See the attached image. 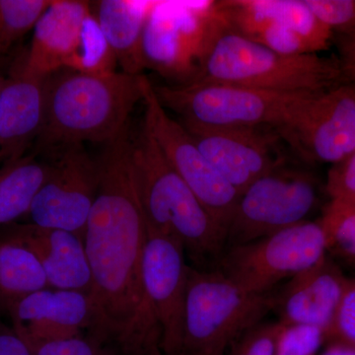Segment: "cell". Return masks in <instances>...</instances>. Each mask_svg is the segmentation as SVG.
Returning <instances> with one entry per match:
<instances>
[{
  "instance_id": "cell-1",
  "label": "cell",
  "mask_w": 355,
  "mask_h": 355,
  "mask_svg": "<svg viewBox=\"0 0 355 355\" xmlns=\"http://www.w3.org/2000/svg\"><path fill=\"white\" fill-rule=\"evenodd\" d=\"M105 146L98 158L97 197L84 234L93 282L88 335L123 355H146L160 343L161 331L144 291L147 220L128 128Z\"/></svg>"
},
{
  "instance_id": "cell-13",
  "label": "cell",
  "mask_w": 355,
  "mask_h": 355,
  "mask_svg": "<svg viewBox=\"0 0 355 355\" xmlns=\"http://www.w3.org/2000/svg\"><path fill=\"white\" fill-rule=\"evenodd\" d=\"M183 125L210 165L239 193L289 163L291 151L275 128Z\"/></svg>"
},
{
  "instance_id": "cell-8",
  "label": "cell",
  "mask_w": 355,
  "mask_h": 355,
  "mask_svg": "<svg viewBox=\"0 0 355 355\" xmlns=\"http://www.w3.org/2000/svg\"><path fill=\"white\" fill-rule=\"evenodd\" d=\"M328 257L321 221H304L247 244L226 248L216 270L253 293L266 294Z\"/></svg>"
},
{
  "instance_id": "cell-2",
  "label": "cell",
  "mask_w": 355,
  "mask_h": 355,
  "mask_svg": "<svg viewBox=\"0 0 355 355\" xmlns=\"http://www.w3.org/2000/svg\"><path fill=\"white\" fill-rule=\"evenodd\" d=\"M140 76L116 72L91 76L62 69L46 80V118L37 139L51 154L84 142L110 144L127 130L128 119L142 101Z\"/></svg>"
},
{
  "instance_id": "cell-7",
  "label": "cell",
  "mask_w": 355,
  "mask_h": 355,
  "mask_svg": "<svg viewBox=\"0 0 355 355\" xmlns=\"http://www.w3.org/2000/svg\"><path fill=\"white\" fill-rule=\"evenodd\" d=\"M166 110L181 116L183 125L202 128H257L277 130L298 103L309 94H286L219 83L154 85Z\"/></svg>"
},
{
  "instance_id": "cell-5",
  "label": "cell",
  "mask_w": 355,
  "mask_h": 355,
  "mask_svg": "<svg viewBox=\"0 0 355 355\" xmlns=\"http://www.w3.org/2000/svg\"><path fill=\"white\" fill-rule=\"evenodd\" d=\"M277 295L246 291L217 270L188 265L179 355H228L236 343L275 308Z\"/></svg>"
},
{
  "instance_id": "cell-31",
  "label": "cell",
  "mask_w": 355,
  "mask_h": 355,
  "mask_svg": "<svg viewBox=\"0 0 355 355\" xmlns=\"http://www.w3.org/2000/svg\"><path fill=\"white\" fill-rule=\"evenodd\" d=\"M29 347L33 355H109L114 349L89 335L39 343Z\"/></svg>"
},
{
  "instance_id": "cell-30",
  "label": "cell",
  "mask_w": 355,
  "mask_h": 355,
  "mask_svg": "<svg viewBox=\"0 0 355 355\" xmlns=\"http://www.w3.org/2000/svg\"><path fill=\"white\" fill-rule=\"evenodd\" d=\"M282 324H259L238 340L228 355H275Z\"/></svg>"
},
{
  "instance_id": "cell-24",
  "label": "cell",
  "mask_w": 355,
  "mask_h": 355,
  "mask_svg": "<svg viewBox=\"0 0 355 355\" xmlns=\"http://www.w3.org/2000/svg\"><path fill=\"white\" fill-rule=\"evenodd\" d=\"M92 9V8H91ZM118 62L93 12L86 20L78 48L67 69L91 76L116 73Z\"/></svg>"
},
{
  "instance_id": "cell-38",
  "label": "cell",
  "mask_w": 355,
  "mask_h": 355,
  "mask_svg": "<svg viewBox=\"0 0 355 355\" xmlns=\"http://www.w3.org/2000/svg\"><path fill=\"white\" fill-rule=\"evenodd\" d=\"M4 78H6V77H3V76H2L1 71H0V93H1V89L2 85H3Z\"/></svg>"
},
{
  "instance_id": "cell-35",
  "label": "cell",
  "mask_w": 355,
  "mask_h": 355,
  "mask_svg": "<svg viewBox=\"0 0 355 355\" xmlns=\"http://www.w3.org/2000/svg\"><path fill=\"white\" fill-rule=\"evenodd\" d=\"M338 48L343 70L347 80L355 81V32L338 36Z\"/></svg>"
},
{
  "instance_id": "cell-32",
  "label": "cell",
  "mask_w": 355,
  "mask_h": 355,
  "mask_svg": "<svg viewBox=\"0 0 355 355\" xmlns=\"http://www.w3.org/2000/svg\"><path fill=\"white\" fill-rule=\"evenodd\" d=\"M326 191L331 200L355 203V151L328 173Z\"/></svg>"
},
{
  "instance_id": "cell-34",
  "label": "cell",
  "mask_w": 355,
  "mask_h": 355,
  "mask_svg": "<svg viewBox=\"0 0 355 355\" xmlns=\"http://www.w3.org/2000/svg\"><path fill=\"white\" fill-rule=\"evenodd\" d=\"M0 355H33L27 343L0 320Z\"/></svg>"
},
{
  "instance_id": "cell-18",
  "label": "cell",
  "mask_w": 355,
  "mask_h": 355,
  "mask_svg": "<svg viewBox=\"0 0 355 355\" xmlns=\"http://www.w3.org/2000/svg\"><path fill=\"white\" fill-rule=\"evenodd\" d=\"M347 282L328 257L292 277L277 296L279 323L316 327L330 338Z\"/></svg>"
},
{
  "instance_id": "cell-21",
  "label": "cell",
  "mask_w": 355,
  "mask_h": 355,
  "mask_svg": "<svg viewBox=\"0 0 355 355\" xmlns=\"http://www.w3.org/2000/svg\"><path fill=\"white\" fill-rule=\"evenodd\" d=\"M156 1L99 0L91 2L100 29L123 72L139 76L146 69L144 35Z\"/></svg>"
},
{
  "instance_id": "cell-26",
  "label": "cell",
  "mask_w": 355,
  "mask_h": 355,
  "mask_svg": "<svg viewBox=\"0 0 355 355\" xmlns=\"http://www.w3.org/2000/svg\"><path fill=\"white\" fill-rule=\"evenodd\" d=\"M328 253L355 266V203L331 200L320 219Z\"/></svg>"
},
{
  "instance_id": "cell-39",
  "label": "cell",
  "mask_w": 355,
  "mask_h": 355,
  "mask_svg": "<svg viewBox=\"0 0 355 355\" xmlns=\"http://www.w3.org/2000/svg\"><path fill=\"white\" fill-rule=\"evenodd\" d=\"M109 355H123V354H120V352H116V350L112 349V352H110Z\"/></svg>"
},
{
  "instance_id": "cell-29",
  "label": "cell",
  "mask_w": 355,
  "mask_h": 355,
  "mask_svg": "<svg viewBox=\"0 0 355 355\" xmlns=\"http://www.w3.org/2000/svg\"><path fill=\"white\" fill-rule=\"evenodd\" d=\"M335 36L355 32V0H304Z\"/></svg>"
},
{
  "instance_id": "cell-40",
  "label": "cell",
  "mask_w": 355,
  "mask_h": 355,
  "mask_svg": "<svg viewBox=\"0 0 355 355\" xmlns=\"http://www.w3.org/2000/svg\"><path fill=\"white\" fill-rule=\"evenodd\" d=\"M0 162H1V160H0Z\"/></svg>"
},
{
  "instance_id": "cell-37",
  "label": "cell",
  "mask_w": 355,
  "mask_h": 355,
  "mask_svg": "<svg viewBox=\"0 0 355 355\" xmlns=\"http://www.w3.org/2000/svg\"><path fill=\"white\" fill-rule=\"evenodd\" d=\"M146 355H164V354H163L159 345H154V347H151V349L147 352Z\"/></svg>"
},
{
  "instance_id": "cell-22",
  "label": "cell",
  "mask_w": 355,
  "mask_h": 355,
  "mask_svg": "<svg viewBox=\"0 0 355 355\" xmlns=\"http://www.w3.org/2000/svg\"><path fill=\"white\" fill-rule=\"evenodd\" d=\"M51 173V163L23 156L0 168V227L25 217Z\"/></svg>"
},
{
  "instance_id": "cell-9",
  "label": "cell",
  "mask_w": 355,
  "mask_h": 355,
  "mask_svg": "<svg viewBox=\"0 0 355 355\" xmlns=\"http://www.w3.org/2000/svg\"><path fill=\"white\" fill-rule=\"evenodd\" d=\"M319 203L315 177L289 163L240 193L226 230V248L247 244L308 220Z\"/></svg>"
},
{
  "instance_id": "cell-19",
  "label": "cell",
  "mask_w": 355,
  "mask_h": 355,
  "mask_svg": "<svg viewBox=\"0 0 355 355\" xmlns=\"http://www.w3.org/2000/svg\"><path fill=\"white\" fill-rule=\"evenodd\" d=\"M91 12L89 1L53 0L35 27L29 51L21 58L26 71L49 78L67 69Z\"/></svg>"
},
{
  "instance_id": "cell-20",
  "label": "cell",
  "mask_w": 355,
  "mask_h": 355,
  "mask_svg": "<svg viewBox=\"0 0 355 355\" xmlns=\"http://www.w3.org/2000/svg\"><path fill=\"white\" fill-rule=\"evenodd\" d=\"M229 28L244 37L273 23L303 37L316 53L327 50L335 35L321 22L304 0H222Z\"/></svg>"
},
{
  "instance_id": "cell-3",
  "label": "cell",
  "mask_w": 355,
  "mask_h": 355,
  "mask_svg": "<svg viewBox=\"0 0 355 355\" xmlns=\"http://www.w3.org/2000/svg\"><path fill=\"white\" fill-rule=\"evenodd\" d=\"M132 163L148 227L181 243L193 268L216 270L226 247L225 230L173 169L144 125L132 137Z\"/></svg>"
},
{
  "instance_id": "cell-14",
  "label": "cell",
  "mask_w": 355,
  "mask_h": 355,
  "mask_svg": "<svg viewBox=\"0 0 355 355\" xmlns=\"http://www.w3.org/2000/svg\"><path fill=\"white\" fill-rule=\"evenodd\" d=\"M187 270L181 243L147 225L144 286L160 328L159 347L164 355H179L186 310Z\"/></svg>"
},
{
  "instance_id": "cell-12",
  "label": "cell",
  "mask_w": 355,
  "mask_h": 355,
  "mask_svg": "<svg viewBox=\"0 0 355 355\" xmlns=\"http://www.w3.org/2000/svg\"><path fill=\"white\" fill-rule=\"evenodd\" d=\"M48 181L33 202L30 224L73 233L83 240L89 214L99 188V162L83 144L58 149L51 154Z\"/></svg>"
},
{
  "instance_id": "cell-23",
  "label": "cell",
  "mask_w": 355,
  "mask_h": 355,
  "mask_svg": "<svg viewBox=\"0 0 355 355\" xmlns=\"http://www.w3.org/2000/svg\"><path fill=\"white\" fill-rule=\"evenodd\" d=\"M50 288L44 268L27 248L0 239V306L8 309L20 299Z\"/></svg>"
},
{
  "instance_id": "cell-17",
  "label": "cell",
  "mask_w": 355,
  "mask_h": 355,
  "mask_svg": "<svg viewBox=\"0 0 355 355\" xmlns=\"http://www.w3.org/2000/svg\"><path fill=\"white\" fill-rule=\"evenodd\" d=\"M0 239L29 249L43 266L50 288L88 295L92 291V273L84 242L73 233L30 223L9 224Z\"/></svg>"
},
{
  "instance_id": "cell-16",
  "label": "cell",
  "mask_w": 355,
  "mask_h": 355,
  "mask_svg": "<svg viewBox=\"0 0 355 355\" xmlns=\"http://www.w3.org/2000/svg\"><path fill=\"white\" fill-rule=\"evenodd\" d=\"M46 80L26 71L22 60L4 78L0 93V160L24 156L39 139L46 118Z\"/></svg>"
},
{
  "instance_id": "cell-33",
  "label": "cell",
  "mask_w": 355,
  "mask_h": 355,
  "mask_svg": "<svg viewBox=\"0 0 355 355\" xmlns=\"http://www.w3.org/2000/svg\"><path fill=\"white\" fill-rule=\"evenodd\" d=\"M330 338L355 347V279L347 282Z\"/></svg>"
},
{
  "instance_id": "cell-15",
  "label": "cell",
  "mask_w": 355,
  "mask_h": 355,
  "mask_svg": "<svg viewBox=\"0 0 355 355\" xmlns=\"http://www.w3.org/2000/svg\"><path fill=\"white\" fill-rule=\"evenodd\" d=\"M7 313L28 347L81 336L93 326L90 298L78 291L43 289L20 299Z\"/></svg>"
},
{
  "instance_id": "cell-28",
  "label": "cell",
  "mask_w": 355,
  "mask_h": 355,
  "mask_svg": "<svg viewBox=\"0 0 355 355\" xmlns=\"http://www.w3.org/2000/svg\"><path fill=\"white\" fill-rule=\"evenodd\" d=\"M246 38L282 55H303L317 53L313 46L297 33L284 26L273 23L261 26L253 35Z\"/></svg>"
},
{
  "instance_id": "cell-4",
  "label": "cell",
  "mask_w": 355,
  "mask_h": 355,
  "mask_svg": "<svg viewBox=\"0 0 355 355\" xmlns=\"http://www.w3.org/2000/svg\"><path fill=\"white\" fill-rule=\"evenodd\" d=\"M349 83L338 58L286 55L226 27L214 40L193 83H219L286 94H314ZM191 83V84H193Z\"/></svg>"
},
{
  "instance_id": "cell-27",
  "label": "cell",
  "mask_w": 355,
  "mask_h": 355,
  "mask_svg": "<svg viewBox=\"0 0 355 355\" xmlns=\"http://www.w3.org/2000/svg\"><path fill=\"white\" fill-rule=\"evenodd\" d=\"M326 334L307 324H282L275 355H316Z\"/></svg>"
},
{
  "instance_id": "cell-11",
  "label": "cell",
  "mask_w": 355,
  "mask_h": 355,
  "mask_svg": "<svg viewBox=\"0 0 355 355\" xmlns=\"http://www.w3.org/2000/svg\"><path fill=\"white\" fill-rule=\"evenodd\" d=\"M144 128L173 169L188 184L214 220L227 230L240 193L210 165L180 121L169 116L148 77L141 74Z\"/></svg>"
},
{
  "instance_id": "cell-10",
  "label": "cell",
  "mask_w": 355,
  "mask_h": 355,
  "mask_svg": "<svg viewBox=\"0 0 355 355\" xmlns=\"http://www.w3.org/2000/svg\"><path fill=\"white\" fill-rule=\"evenodd\" d=\"M275 130L306 163L342 162L355 151V81L305 96Z\"/></svg>"
},
{
  "instance_id": "cell-25",
  "label": "cell",
  "mask_w": 355,
  "mask_h": 355,
  "mask_svg": "<svg viewBox=\"0 0 355 355\" xmlns=\"http://www.w3.org/2000/svg\"><path fill=\"white\" fill-rule=\"evenodd\" d=\"M53 0H0V55L38 24Z\"/></svg>"
},
{
  "instance_id": "cell-6",
  "label": "cell",
  "mask_w": 355,
  "mask_h": 355,
  "mask_svg": "<svg viewBox=\"0 0 355 355\" xmlns=\"http://www.w3.org/2000/svg\"><path fill=\"white\" fill-rule=\"evenodd\" d=\"M228 21L221 1H156L144 35L146 69L189 85Z\"/></svg>"
},
{
  "instance_id": "cell-36",
  "label": "cell",
  "mask_w": 355,
  "mask_h": 355,
  "mask_svg": "<svg viewBox=\"0 0 355 355\" xmlns=\"http://www.w3.org/2000/svg\"><path fill=\"white\" fill-rule=\"evenodd\" d=\"M321 355H355V347L336 340Z\"/></svg>"
}]
</instances>
